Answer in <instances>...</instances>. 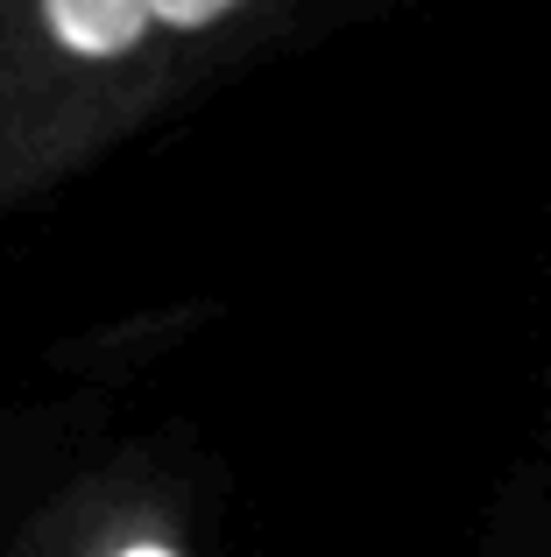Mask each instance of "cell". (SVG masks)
Returning a JSON list of instances; mask_svg holds the SVG:
<instances>
[{
    "label": "cell",
    "instance_id": "1",
    "mask_svg": "<svg viewBox=\"0 0 551 557\" xmlns=\"http://www.w3.org/2000/svg\"><path fill=\"white\" fill-rule=\"evenodd\" d=\"M42 14H50L57 42L78 57H113V50H135L142 28L156 22L149 0H42Z\"/></svg>",
    "mask_w": 551,
    "mask_h": 557
},
{
    "label": "cell",
    "instance_id": "2",
    "mask_svg": "<svg viewBox=\"0 0 551 557\" xmlns=\"http://www.w3.org/2000/svg\"><path fill=\"white\" fill-rule=\"evenodd\" d=\"M226 8H234V0H149V14H163V22H177V28H206V22H220Z\"/></svg>",
    "mask_w": 551,
    "mask_h": 557
},
{
    "label": "cell",
    "instance_id": "3",
    "mask_svg": "<svg viewBox=\"0 0 551 557\" xmlns=\"http://www.w3.org/2000/svg\"><path fill=\"white\" fill-rule=\"evenodd\" d=\"M121 557H170V550H149V544H142V550H121Z\"/></svg>",
    "mask_w": 551,
    "mask_h": 557
}]
</instances>
